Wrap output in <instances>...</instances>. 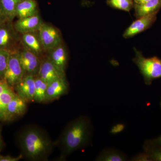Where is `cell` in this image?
<instances>
[{
  "instance_id": "5",
  "label": "cell",
  "mask_w": 161,
  "mask_h": 161,
  "mask_svg": "<svg viewBox=\"0 0 161 161\" xmlns=\"http://www.w3.org/2000/svg\"><path fill=\"white\" fill-rule=\"evenodd\" d=\"M19 50L10 52L4 77V80L6 83L13 88L25 75L20 62Z\"/></svg>"
},
{
  "instance_id": "1",
  "label": "cell",
  "mask_w": 161,
  "mask_h": 161,
  "mask_svg": "<svg viewBox=\"0 0 161 161\" xmlns=\"http://www.w3.org/2000/svg\"><path fill=\"white\" fill-rule=\"evenodd\" d=\"M17 142L23 158L30 161H47L56 146L46 131L34 125L20 130Z\"/></svg>"
},
{
  "instance_id": "13",
  "label": "cell",
  "mask_w": 161,
  "mask_h": 161,
  "mask_svg": "<svg viewBox=\"0 0 161 161\" xmlns=\"http://www.w3.org/2000/svg\"><path fill=\"white\" fill-rule=\"evenodd\" d=\"M47 56L61 73L65 74L68 53L63 42L47 53Z\"/></svg>"
},
{
  "instance_id": "10",
  "label": "cell",
  "mask_w": 161,
  "mask_h": 161,
  "mask_svg": "<svg viewBox=\"0 0 161 161\" xmlns=\"http://www.w3.org/2000/svg\"><path fill=\"white\" fill-rule=\"evenodd\" d=\"M35 76L26 75L14 88L17 95L26 102H34L35 93Z\"/></svg>"
},
{
  "instance_id": "8",
  "label": "cell",
  "mask_w": 161,
  "mask_h": 161,
  "mask_svg": "<svg viewBox=\"0 0 161 161\" xmlns=\"http://www.w3.org/2000/svg\"><path fill=\"white\" fill-rule=\"evenodd\" d=\"M158 12L153 13L137 18L124 32L123 37L130 38L149 29L154 23Z\"/></svg>"
},
{
  "instance_id": "12",
  "label": "cell",
  "mask_w": 161,
  "mask_h": 161,
  "mask_svg": "<svg viewBox=\"0 0 161 161\" xmlns=\"http://www.w3.org/2000/svg\"><path fill=\"white\" fill-rule=\"evenodd\" d=\"M43 23L40 14L35 15L28 17L18 19L14 23L15 29L20 35L37 31Z\"/></svg>"
},
{
  "instance_id": "20",
  "label": "cell",
  "mask_w": 161,
  "mask_h": 161,
  "mask_svg": "<svg viewBox=\"0 0 161 161\" xmlns=\"http://www.w3.org/2000/svg\"><path fill=\"white\" fill-rule=\"evenodd\" d=\"M35 93L34 102L43 103L46 102L47 84L37 76L35 78Z\"/></svg>"
},
{
  "instance_id": "27",
  "label": "cell",
  "mask_w": 161,
  "mask_h": 161,
  "mask_svg": "<svg viewBox=\"0 0 161 161\" xmlns=\"http://www.w3.org/2000/svg\"><path fill=\"white\" fill-rule=\"evenodd\" d=\"M7 20H9L7 19L5 13L3 11L2 6L0 5V25H2L3 23H5Z\"/></svg>"
},
{
  "instance_id": "17",
  "label": "cell",
  "mask_w": 161,
  "mask_h": 161,
  "mask_svg": "<svg viewBox=\"0 0 161 161\" xmlns=\"http://www.w3.org/2000/svg\"><path fill=\"white\" fill-rule=\"evenodd\" d=\"M39 14V6L36 0H22L16 9V17L18 19L32 16Z\"/></svg>"
},
{
  "instance_id": "21",
  "label": "cell",
  "mask_w": 161,
  "mask_h": 161,
  "mask_svg": "<svg viewBox=\"0 0 161 161\" xmlns=\"http://www.w3.org/2000/svg\"><path fill=\"white\" fill-rule=\"evenodd\" d=\"M22 0H0V5L8 19L13 22L16 17V9Z\"/></svg>"
},
{
  "instance_id": "16",
  "label": "cell",
  "mask_w": 161,
  "mask_h": 161,
  "mask_svg": "<svg viewBox=\"0 0 161 161\" xmlns=\"http://www.w3.org/2000/svg\"><path fill=\"white\" fill-rule=\"evenodd\" d=\"M16 95L14 89L0 78V121H4L7 105Z\"/></svg>"
},
{
  "instance_id": "29",
  "label": "cell",
  "mask_w": 161,
  "mask_h": 161,
  "mask_svg": "<svg viewBox=\"0 0 161 161\" xmlns=\"http://www.w3.org/2000/svg\"><path fill=\"white\" fill-rule=\"evenodd\" d=\"M133 1H134V4H141L146 3L150 0H133Z\"/></svg>"
},
{
  "instance_id": "14",
  "label": "cell",
  "mask_w": 161,
  "mask_h": 161,
  "mask_svg": "<svg viewBox=\"0 0 161 161\" xmlns=\"http://www.w3.org/2000/svg\"><path fill=\"white\" fill-rule=\"evenodd\" d=\"M69 85L66 77L56 79L47 84L46 92V102L58 99L66 94Z\"/></svg>"
},
{
  "instance_id": "18",
  "label": "cell",
  "mask_w": 161,
  "mask_h": 161,
  "mask_svg": "<svg viewBox=\"0 0 161 161\" xmlns=\"http://www.w3.org/2000/svg\"><path fill=\"white\" fill-rule=\"evenodd\" d=\"M134 15L138 18L153 13L158 12L161 8V0H150L141 4H134Z\"/></svg>"
},
{
  "instance_id": "11",
  "label": "cell",
  "mask_w": 161,
  "mask_h": 161,
  "mask_svg": "<svg viewBox=\"0 0 161 161\" xmlns=\"http://www.w3.org/2000/svg\"><path fill=\"white\" fill-rule=\"evenodd\" d=\"M37 76L48 84L56 79L65 77V74L61 73L46 55L41 59Z\"/></svg>"
},
{
  "instance_id": "9",
  "label": "cell",
  "mask_w": 161,
  "mask_h": 161,
  "mask_svg": "<svg viewBox=\"0 0 161 161\" xmlns=\"http://www.w3.org/2000/svg\"><path fill=\"white\" fill-rule=\"evenodd\" d=\"M21 39L23 46L40 58L46 56L47 52L40 40L38 31L21 34Z\"/></svg>"
},
{
  "instance_id": "28",
  "label": "cell",
  "mask_w": 161,
  "mask_h": 161,
  "mask_svg": "<svg viewBox=\"0 0 161 161\" xmlns=\"http://www.w3.org/2000/svg\"><path fill=\"white\" fill-rule=\"evenodd\" d=\"M4 147V142H3V137H2V130H1V126L0 125V153L3 150Z\"/></svg>"
},
{
  "instance_id": "2",
  "label": "cell",
  "mask_w": 161,
  "mask_h": 161,
  "mask_svg": "<svg viewBox=\"0 0 161 161\" xmlns=\"http://www.w3.org/2000/svg\"><path fill=\"white\" fill-rule=\"evenodd\" d=\"M92 128L91 120L86 116H80L67 125L60 137L55 142L61 152L60 158H65L76 150L89 144Z\"/></svg>"
},
{
  "instance_id": "23",
  "label": "cell",
  "mask_w": 161,
  "mask_h": 161,
  "mask_svg": "<svg viewBox=\"0 0 161 161\" xmlns=\"http://www.w3.org/2000/svg\"><path fill=\"white\" fill-rule=\"evenodd\" d=\"M107 4L112 8L127 12H130L134 5L133 0H107Z\"/></svg>"
},
{
  "instance_id": "25",
  "label": "cell",
  "mask_w": 161,
  "mask_h": 161,
  "mask_svg": "<svg viewBox=\"0 0 161 161\" xmlns=\"http://www.w3.org/2000/svg\"><path fill=\"white\" fill-rule=\"evenodd\" d=\"M22 158H23V157L21 154L16 157L10 155L4 156L0 154V161H18Z\"/></svg>"
},
{
  "instance_id": "22",
  "label": "cell",
  "mask_w": 161,
  "mask_h": 161,
  "mask_svg": "<svg viewBox=\"0 0 161 161\" xmlns=\"http://www.w3.org/2000/svg\"><path fill=\"white\" fill-rule=\"evenodd\" d=\"M143 149L149 161H161V146L151 145L145 142Z\"/></svg>"
},
{
  "instance_id": "6",
  "label": "cell",
  "mask_w": 161,
  "mask_h": 161,
  "mask_svg": "<svg viewBox=\"0 0 161 161\" xmlns=\"http://www.w3.org/2000/svg\"><path fill=\"white\" fill-rule=\"evenodd\" d=\"M38 32L47 53L63 42L60 31L49 23L43 22Z\"/></svg>"
},
{
  "instance_id": "26",
  "label": "cell",
  "mask_w": 161,
  "mask_h": 161,
  "mask_svg": "<svg viewBox=\"0 0 161 161\" xmlns=\"http://www.w3.org/2000/svg\"><path fill=\"white\" fill-rule=\"evenodd\" d=\"M146 143L155 146H161V135L157 138L149 140L145 142Z\"/></svg>"
},
{
  "instance_id": "30",
  "label": "cell",
  "mask_w": 161,
  "mask_h": 161,
  "mask_svg": "<svg viewBox=\"0 0 161 161\" xmlns=\"http://www.w3.org/2000/svg\"><path fill=\"white\" fill-rule=\"evenodd\" d=\"M160 106H161V102H160Z\"/></svg>"
},
{
  "instance_id": "24",
  "label": "cell",
  "mask_w": 161,
  "mask_h": 161,
  "mask_svg": "<svg viewBox=\"0 0 161 161\" xmlns=\"http://www.w3.org/2000/svg\"><path fill=\"white\" fill-rule=\"evenodd\" d=\"M10 52L0 49V78L4 79Z\"/></svg>"
},
{
  "instance_id": "3",
  "label": "cell",
  "mask_w": 161,
  "mask_h": 161,
  "mask_svg": "<svg viewBox=\"0 0 161 161\" xmlns=\"http://www.w3.org/2000/svg\"><path fill=\"white\" fill-rule=\"evenodd\" d=\"M135 56L132 59L138 67L147 85H150L155 79L161 78V59L157 57L146 58L141 52L134 48Z\"/></svg>"
},
{
  "instance_id": "4",
  "label": "cell",
  "mask_w": 161,
  "mask_h": 161,
  "mask_svg": "<svg viewBox=\"0 0 161 161\" xmlns=\"http://www.w3.org/2000/svg\"><path fill=\"white\" fill-rule=\"evenodd\" d=\"M22 45L21 35L15 29L12 21L0 25V49L9 52L18 50Z\"/></svg>"
},
{
  "instance_id": "19",
  "label": "cell",
  "mask_w": 161,
  "mask_h": 161,
  "mask_svg": "<svg viewBox=\"0 0 161 161\" xmlns=\"http://www.w3.org/2000/svg\"><path fill=\"white\" fill-rule=\"evenodd\" d=\"M98 161H125L127 160L126 156L119 150L114 149L103 150L96 159Z\"/></svg>"
},
{
  "instance_id": "15",
  "label": "cell",
  "mask_w": 161,
  "mask_h": 161,
  "mask_svg": "<svg viewBox=\"0 0 161 161\" xmlns=\"http://www.w3.org/2000/svg\"><path fill=\"white\" fill-rule=\"evenodd\" d=\"M27 103L17 95L7 105L4 121H11L25 114L27 110Z\"/></svg>"
},
{
  "instance_id": "7",
  "label": "cell",
  "mask_w": 161,
  "mask_h": 161,
  "mask_svg": "<svg viewBox=\"0 0 161 161\" xmlns=\"http://www.w3.org/2000/svg\"><path fill=\"white\" fill-rule=\"evenodd\" d=\"M19 53L20 62L25 75H31L35 77L37 76L42 58L27 49L22 43Z\"/></svg>"
}]
</instances>
